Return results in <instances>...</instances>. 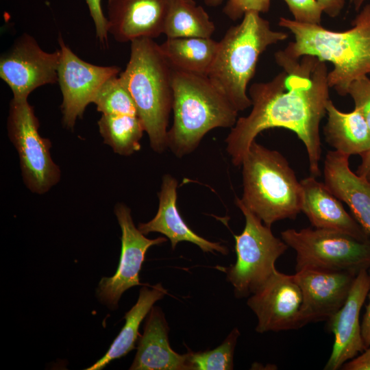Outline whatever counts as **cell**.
<instances>
[{
  "label": "cell",
  "instance_id": "6da1fadb",
  "mask_svg": "<svg viewBox=\"0 0 370 370\" xmlns=\"http://www.w3.org/2000/svg\"><path fill=\"white\" fill-rule=\"evenodd\" d=\"M282 71L272 79L256 82L248 95L252 109L237 119L225 138L226 150L235 166L264 130L282 127L293 132L305 145L312 176H320L321 156L319 127L330 100L325 62L306 55L295 58L284 50L275 55Z\"/></svg>",
  "mask_w": 370,
  "mask_h": 370
},
{
  "label": "cell",
  "instance_id": "7a4b0ae2",
  "mask_svg": "<svg viewBox=\"0 0 370 370\" xmlns=\"http://www.w3.org/2000/svg\"><path fill=\"white\" fill-rule=\"evenodd\" d=\"M358 12L352 27L341 32L286 17H280L278 23L294 36L284 51L295 58L309 55L330 62L333 68L328 73V85L341 96L347 95L354 80L370 74V3Z\"/></svg>",
  "mask_w": 370,
  "mask_h": 370
},
{
  "label": "cell",
  "instance_id": "3957f363",
  "mask_svg": "<svg viewBox=\"0 0 370 370\" xmlns=\"http://www.w3.org/2000/svg\"><path fill=\"white\" fill-rule=\"evenodd\" d=\"M173 122L167 146L177 158L192 153L217 127L232 128L238 111L208 75L172 67Z\"/></svg>",
  "mask_w": 370,
  "mask_h": 370
},
{
  "label": "cell",
  "instance_id": "277c9868",
  "mask_svg": "<svg viewBox=\"0 0 370 370\" xmlns=\"http://www.w3.org/2000/svg\"><path fill=\"white\" fill-rule=\"evenodd\" d=\"M130 59L121 82L132 96L156 153L167 146L168 124L173 101L172 66L152 38L132 40Z\"/></svg>",
  "mask_w": 370,
  "mask_h": 370
},
{
  "label": "cell",
  "instance_id": "5b68a950",
  "mask_svg": "<svg viewBox=\"0 0 370 370\" xmlns=\"http://www.w3.org/2000/svg\"><path fill=\"white\" fill-rule=\"evenodd\" d=\"M260 13L246 12L230 27L222 39L208 77L239 112L251 106L247 86L255 75L260 56L271 45L285 40L288 34L271 29Z\"/></svg>",
  "mask_w": 370,
  "mask_h": 370
},
{
  "label": "cell",
  "instance_id": "8992f818",
  "mask_svg": "<svg viewBox=\"0 0 370 370\" xmlns=\"http://www.w3.org/2000/svg\"><path fill=\"white\" fill-rule=\"evenodd\" d=\"M243 166L241 202L269 227L276 221L295 219L301 212L300 181L287 160L256 140Z\"/></svg>",
  "mask_w": 370,
  "mask_h": 370
},
{
  "label": "cell",
  "instance_id": "52a82bcc",
  "mask_svg": "<svg viewBox=\"0 0 370 370\" xmlns=\"http://www.w3.org/2000/svg\"><path fill=\"white\" fill-rule=\"evenodd\" d=\"M235 204L245 217V224L240 234H234L236 262L223 268L227 280L236 297L254 293L276 269L275 262L288 246L276 237L271 227L263 222L236 197Z\"/></svg>",
  "mask_w": 370,
  "mask_h": 370
},
{
  "label": "cell",
  "instance_id": "ba28073f",
  "mask_svg": "<svg viewBox=\"0 0 370 370\" xmlns=\"http://www.w3.org/2000/svg\"><path fill=\"white\" fill-rule=\"evenodd\" d=\"M281 238L295 251V271L314 268L358 273L370 267V238L313 227L285 230Z\"/></svg>",
  "mask_w": 370,
  "mask_h": 370
},
{
  "label": "cell",
  "instance_id": "9c48e42d",
  "mask_svg": "<svg viewBox=\"0 0 370 370\" xmlns=\"http://www.w3.org/2000/svg\"><path fill=\"white\" fill-rule=\"evenodd\" d=\"M38 127L39 121L27 99L12 98L7 123L8 137L18 152L25 184L32 192L43 194L59 182L60 170L51 158V141L40 135Z\"/></svg>",
  "mask_w": 370,
  "mask_h": 370
},
{
  "label": "cell",
  "instance_id": "30bf717a",
  "mask_svg": "<svg viewBox=\"0 0 370 370\" xmlns=\"http://www.w3.org/2000/svg\"><path fill=\"white\" fill-rule=\"evenodd\" d=\"M60 49L47 52L26 33L19 36L0 58V77L15 99H27L36 88L58 82Z\"/></svg>",
  "mask_w": 370,
  "mask_h": 370
},
{
  "label": "cell",
  "instance_id": "8fae6325",
  "mask_svg": "<svg viewBox=\"0 0 370 370\" xmlns=\"http://www.w3.org/2000/svg\"><path fill=\"white\" fill-rule=\"evenodd\" d=\"M61 56L58 69V82L62 95L61 111L62 124L73 130L77 119L83 116L87 106L92 103L102 84L109 78L119 75L116 66H97L79 58L59 36Z\"/></svg>",
  "mask_w": 370,
  "mask_h": 370
},
{
  "label": "cell",
  "instance_id": "7c38bea8",
  "mask_svg": "<svg viewBox=\"0 0 370 370\" xmlns=\"http://www.w3.org/2000/svg\"><path fill=\"white\" fill-rule=\"evenodd\" d=\"M114 214L121 230V250L116 271L112 277L102 278L97 288L99 301L110 309L118 306L123 293L141 285L139 273L149 247L165 243V237L147 238L133 222L131 210L123 203L114 207Z\"/></svg>",
  "mask_w": 370,
  "mask_h": 370
},
{
  "label": "cell",
  "instance_id": "4fadbf2b",
  "mask_svg": "<svg viewBox=\"0 0 370 370\" xmlns=\"http://www.w3.org/2000/svg\"><path fill=\"white\" fill-rule=\"evenodd\" d=\"M258 320V333L299 329L302 293L295 274L275 269L247 299Z\"/></svg>",
  "mask_w": 370,
  "mask_h": 370
},
{
  "label": "cell",
  "instance_id": "5bb4252c",
  "mask_svg": "<svg viewBox=\"0 0 370 370\" xmlns=\"http://www.w3.org/2000/svg\"><path fill=\"white\" fill-rule=\"evenodd\" d=\"M358 273L314 268L295 271L302 293L299 328L311 322L328 321L334 314L344 304Z\"/></svg>",
  "mask_w": 370,
  "mask_h": 370
},
{
  "label": "cell",
  "instance_id": "9a60e30c",
  "mask_svg": "<svg viewBox=\"0 0 370 370\" xmlns=\"http://www.w3.org/2000/svg\"><path fill=\"white\" fill-rule=\"evenodd\" d=\"M369 291L368 270H361L356 275L344 304L327 321L328 328L334 339L325 370L341 369L344 363L367 349L361 334L360 313Z\"/></svg>",
  "mask_w": 370,
  "mask_h": 370
},
{
  "label": "cell",
  "instance_id": "2e32d148",
  "mask_svg": "<svg viewBox=\"0 0 370 370\" xmlns=\"http://www.w3.org/2000/svg\"><path fill=\"white\" fill-rule=\"evenodd\" d=\"M172 0H108L109 33L119 42L163 34Z\"/></svg>",
  "mask_w": 370,
  "mask_h": 370
},
{
  "label": "cell",
  "instance_id": "e0dca14e",
  "mask_svg": "<svg viewBox=\"0 0 370 370\" xmlns=\"http://www.w3.org/2000/svg\"><path fill=\"white\" fill-rule=\"evenodd\" d=\"M301 212L312 226L348 234L360 240L370 238V234L344 208L341 201L314 176L300 180Z\"/></svg>",
  "mask_w": 370,
  "mask_h": 370
},
{
  "label": "cell",
  "instance_id": "ac0fdd59",
  "mask_svg": "<svg viewBox=\"0 0 370 370\" xmlns=\"http://www.w3.org/2000/svg\"><path fill=\"white\" fill-rule=\"evenodd\" d=\"M177 180L169 174L163 176L156 216L147 223H140L139 230L145 235L159 232L169 239L174 249L178 243L187 241L197 245L204 252L217 251L223 255L228 249L219 243L211 242L194 232L185 223L177 207Z\"/></svg>",
  "mask_w": 370,
  "mask_h": 370
},
{
  "label": "cell",
  "instance_id": "d6986e66",
  "mask_svg": "<svg viewBox=\"0 0 370 370\" xmlns=\"http://www.w3.org/2000/svg\"><path fill=\"white\" fill-rule=\"evenodd\" d=\"M169 328L158 306L146 317L143 333L137 341V352L130 370H190L188 354L173 350L169 341Z\"/></svg>",
  "mask_w": 370,
  "mask_h": 370
},
{
  "label": "cell",
  "instance_id": "ffe728a7",
  "mask_svg": "<svg viewBox=\"0 0 370 370\" xmlns=\"http://www.w3.org/2000/svg\"><path fill=\"white\" fill-rule=\"evenodd\" d=\"M349 158L335 150L328 151L324 160V182L347 204L354 218L370 234V182L351 170Z\"/></svg>",
  "mask_w": 370,
  "mask_h": 370
},
{
  "label": "cell",
  "instance_id": "44dd1931",
  "mask_svg": "<svg viewBox=\"0 0 370 370\" xmlns=\"http://www.w3.org/2000/svg\"><path fill=\"white\" fill-rule=\"evenodd\" d=\"M326 114L325 138L335 151L350 156H360L370 149V130L358 109L342 112L330 99L326 105Z\"/></svg>",
  "mask_w": 370,
  "mask_h": 370
},
{
  "label": "cell",
  "instance_id": "7402d4cb",
  "mask_svg": "<svg viewBox=\"0 0 370 370\" xmlns=\"http://www.w3.org/2000/svg\"><path fill=\"white\" fill-rule=\"evenodd\" d=\"M167 294L161 284L147 287L143 286L139 292L136 303L124 316L125 323L118 336L111 344L106 354L86 370L103 369L107 365L115 359L127 355L136 348V343L140 336L138 329L143 320L153 304Z\"/></svg>",
  "mask_w": 370,
  "mask_h": 370
},
{
  "label": "cell",
  "instance_id": "603a6c76",
  "mask_svg": "<svg viewBox=\"0 0 370 370\" xmlns=\"http://www.w3.org/2000/svg\"><path fill=\"white\" fill-rule=\"evenodd\" d=\"M219 41L212 38H173L160 49L173 68L207 75L214 62Z\"/></svg>",
  "mask_w": 370,
  "mask_h": 370
},
{
  "label": "cell",
  "instance_id": "cb8c5ba5",
  "mask_svg": "<svg viewBox=\"0 0 370 370\" xmlns=\"http://www.w3.org/2000/svg\"><path fill=\"white\" fill-rule=\"evenodd\" d=\"M214 23L194 0H172L164 24L167 38H211Z\"/></svg>",
  "mask_w": 370,
  "mask_h": 370
},
{
  "label": "cell",
  "instance_id": "d4e9b609",
  "mask_svg": "<svg viewBox=\"0 0 370 370\" xmlns=\"http://www.w3.org/2000/svg\"><path fill=\"white\" fill-rule=\"evenodd\" d=\"M97 123L104 143L114 153L130 156L140 149L145 128L138 115L102 114Z\"/></svg>",
  "mask_w": 370,
  "mask_h": 370
},
{
  "label": "cell",
  "instance_id": "484cf974",
  "mask_svg": "<svg viewBox=\"0 0 370 370\" xmlns=\"http://www.w3.org/2000/svg\"><path fill=\"white\" fill-rule=\"evenodd\" d=\"M93 103L104 114L138 115L135 103L119 75L107 79L97 92Z\"/></svg>",
  "mask_w": 370,
  "mask_h": 370
},
{
  "label": "cell",
  "instance_id": "4316f807",
  "mask_svg": "<svg viewBox=\"0 0 370 370\" xmlns=\"http://www.w3.org/2000/svg\"><path fill=\"white\" fill-rule=\"evenodd\" d=\"M239 330L235 328L215 349L205 352H188L190 370H231L234 369V354Z\"/></svg>",
  "mask_w": 370,
  "mask_h": 370
},
{
  "label": "cell",
  "instance_id": "83f0119b",
  "mask_svg": "<svg viewBox=\"0 0 370 370\" xmlns=\"http://www.w3.org/2000/svg\"><path fill=\"white\" fill-rule=\"evenodd\" d=\"M358 109L365 119L370 130V77L362 76L354 80L347 90Z\"/></svg>",
  "mask_w": 370,
  "mask_h": 370
},
{
  "label": "cell",
  "instance_id": "f1b7e54d",
  "mask_svg": "<svg viewBox=\"0 0 370 370\" xmlns=\"http://www.w3.org/2000/svg\"><path fill=\"white\" fill-rule=\"evenodd\" d=\"M294 20L300 23L321 24L323 11L316 0H284Z\"/></svg>",
  "mask_w": 370,
  "mask_h": 370
},
{
  "label": "cell",
  "instance_id": "f546056e",
  "mask_svg": "<svg viewBox=\"0 0 370 370\" xmlns=\"http://www.w3.org/2000/svg\"><path fill=\"white\" fill-rule=\"evenodd\" d=\"M271 0H227L223 12L232 21H237L249 11L259 13L267 12Z\"/></svg>",
  "mask_w": 370,
  "mask_h": 370
},
{
  "label": "cell",
  "instance_id": "4dcf8cb0",
  "mask_svg": "<svg viewBox=\"0 0 370 370\" xmlns=\"http://www.w3.org/2000/svg\"><path fill=\"white\" fill-rule=\"evenodd\" d=\"M88 5L90 15L95 26L96 36L103 46L108 45L109 23L108 18L103 14L101 8V0H85Z\"/></svg>",
  "mask_w": 370,
  "mask_h": 370
},
{
  "label": "cell",
  "instance_id": "1f68e13d",
  "mask_svg": "<svg viewBox=\"0 0 370 370\" xmlns=\"http://www.w3.org/2000/svg\"><path fill=\"white\" fill-rule=\"evenodd\" d=\"M343 370H370V347L343 364Z\"/></svg>",
  "mask_w": 370,
  "mask_h": 370
},
{
  "label": "cell",
  "instance_id": "d6a6232c",
  "mask_svg": "<svg viewBox=\"0 0 370 370\" xmlns=\"http://www.w3.org/2000/svg\"><path fill=\"white\" fill-rule=\"evenodd\" d=\"M323 12L330 17H336L343 10L345 0H316Z\"/></svg>",
  "mask_w": 370,
  "mask_h": 370
},
{
  "label": "cell",
  "instance_id": "836d02e7",
  "mask_svg": "<svg viewBox=\"0 0 370 370\" xmlns=\"http://www.w3.org/2000/svg\"><path fill=\"white\" fill-rule=\"evenodd\" d=\"M370 276V267L368 269ZM369 302L361 321V334L366 347H370V291L368 293Z\"/></svg>",
  "mask_w": 370,
  "mask_h": 370
},
{
  "label": "cell",
  "instance_id": "e575fe53",
  "mask_svg": "<svg viewBox=\"0 0 370 370\" xmlns=\"http://www.w3.org/2000/svg\"><path fill=\"white\" fill-rule=\"evenodd\" d=\"M361 162L356 174L370 182V149L360 155Z\"/></svg>",
  "mask_w": 370,
  "mask_h": 370
},
{
  "label": "cell",
  "instance_id": "d590c367",
  "mask_svg": "<svg viewBox=\"0 0 370 370\" xmlns=\"http://www.w3.org/2000/svg\"><path fill=\"white\" fill-rule=\"evenodd\" d=\"M227 0H204V3L209 7H217Z\"/></svg>",
  "mask_w": 370,
  "mask_h": 370
},
{
  "label": "cell",
  "instance_id": "8d00e7d4",
  "mask_svg": "<svg viewBox=\"0 0 370 370\" xmlns=\"http://www.w3.org/2000/svg\"><path fill=\"white\" fill-rule=\"evenodd\" d=\"M365 1L366 0H352L355 10L358 12L362 8V5Z\"/></svg>",
  "mask_w": 370,
  "mask_h": 370
}]
</instances>
